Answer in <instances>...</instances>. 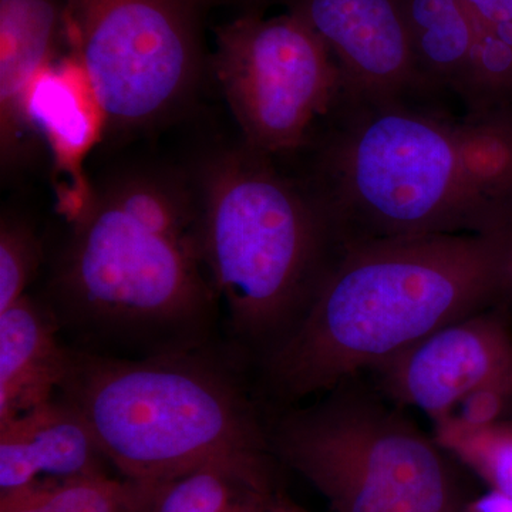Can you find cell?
<instances>
[{
    "mask_svg": "<svg viewBox=\"0 0 512 512\" xmlns=\"http://www.w3.org/2000/svg\"><path fill=\"white\" fill-rule=\"evenodd\" d=\"M325 121L303 181L340 247L512 231V107L456 121L345 89Z\"/></svg>",
    "mask_w": 512,
    "mask_h": 512,
    "instance_id": "cell-1",
    "label": "cell"
},
{
    "mask_svg": "<svg viewBox=\"0 0 512 512\" xmlns=\"http://www.w3.org/2000/svg\"><path fill=\"white\" fill-rule=\"evenodd\" d=\"M512 231L343 245L308 311L258 363L265 389L292 403L372 372L450 323L511 301Z\"/></svg>",
    "mask_w": 512,
    "mask_h": 512,
    "instance_id": "cell-2",
    "label": "cell"
},
{
    "mask_svg": "<svg viewBox=\"0 0 512 512\" xmlns=\"http://www.w3.org/2000/svg\"><path fill=\"white\" fill-rule=\"evenodd\" d=\"M53 271L60 328L154 353L207 345L218 295L192 174L123 170L90 187Z\"/></svg>",
    "mask_w": 512,
    "mask_h": 512,
    "instance_id": "cell-3",
    "label": "cell"
},
{
    "mask_svg": "<svg viewBox=\"0 0 512 512\" xmlns=\"http://www.w3.org/2000/svg\"><path fill=\"white\" fill-rule=\"evenodd\" d=\"M202 255L244 359L258 365L308 311L339 239L303 180L244 141L194 171Z\"/></svg>",
    "mask_w": 512,
    "mask_h": 512,
    "instance_id": "cell-4",
    "label": "cell"
},
{
    "mask_svg": "<svg viewBox=\"0 0 512 512\" xmlns=\"http://www.w3.org/2000/svg\"><path fill=\"white\" fill-rule=\"evenodd\" d=\"M59 394L83 414L110 466L136 483L212 461L275 457L271 420L235 366L207 345L141 359L72 348Z\"/></svg>",
    "mask_w": 512,
    "mask_h": 512,
    "instance_id": "cell-5",
    "label": "cell"
},
{
    "mask_svg": "<svg viewBox=\"0 0 512 512\" xmlns=\"http://www.w3.org/2000/svg\"><path fill=\"white\" fill-rule=\"evenodd\" d=\"M271 420L281 466L305 478L330 512H461L473 497L460 464L400 406L355 379Z\"/></svg>",
    "mask_w": 512,
    "mask_h": 512,
    "instance_id": "cell-6",
    "label": "cell"
},
{
    "mask_svg": "<svg viewBox=\"0 0 512 512\" xmlns=\"http://www.w3.org/2000/svg\"><path fill=\"white\" fill-rule=\"evenodd\" d=\"M201 0H63L66 33L103 130H151L187 109L200 84Z\"/></svg>",
    "mask_w": 512,
    "mask_h": 512,
    "instance_id": "cell-7",
    "label": "cell"
},
{
    "mask_svg": "<svg viewBox=\"0 0 512 512\" xmlns=\"http://www.w3.org/2000/svg\"><path fill=\"white\" fill-rule=\"evenodd\" d=\"M212 70L242 141L272 158L306 150L346 89L328 47L291 12L218 28Z\"/></svg>",
    "mask_w": 512,
    "mask_h": 512,
    "instance_id": "cell-8",
    "label": "cell"
},
{
    "mask_svg": "<svg viewBox=\"0 0 512 512\" xmlns=\"http://www.w3.org/2000/svg\"><path fill=\"white\" fill-rule=\"evenodd\" d=\"M510 302L456 320L375 367L377 390L433 421L453 413L477 387L512 370Z\"/></svg>",
    "mask_w": 512,
    "mask_h": 512,
    "instance_id": "cell-9",
    "label": "cell"
},
{
    "mask_svg": "<svg viewBox=\"0 0 512 512\" xmlns=\"http://www.w3.org/2000/svg\"><path fill=\"white\" fill-rule=\"evenodd\" d=\"M288 6L335 57L348 92L382 100L430 92L400 0H288Z\"/></svg>",
    "mask_w": 512,
    "mask_h": 512,
    "instance_id": "cell-10",
    "label": "cell"
},
{
    "mask_svg": "<svg viewBox=\"0 0 512 512\" xmlns=\"http://www.w3.org/2000/svg\"><path fill=\"white\" fill-rule=\"evenodd\" d=\"M109 464L83 414L60 394L0 423V493L42 480L104 476Z\"/></svg>",
    "mask_w": 512,
    "mask_h": 512,
    "instance_id": "cell-11",
    "label": "cell"
},
{
    "mask_svg": "<svg viewBox=\"0 0 512 512\" xmlns=\"http://www.w3.org/2000/svg\"><path fill=\"white\" fill-rule=\"evenodd\" d=\"M66 30L63 0H0V158L2 170L25 163L32 150L30 90L56 62Z\"/></svg>",
    "mask_w": 512,
    "mask_h": 512,
    "instance_id": "cell-12",
    "label": "cell"
},
{
    "mask_svg": "<svg viewBox=\"0 0 512 512\" xmlns=\"http://www.w3.org/2000/svg\"><path fill=\"white\" fill-rule=\"evenodd\" d=\"M49 306L23 296L0 311V423L55 399L72 348Z\"/></svg>",
    "mask_w": 512,
    "mask_h": 512,
    "instance_id": "cell-13",
    "label": "cell"
},
{
    "mask_svg": "<svg viewBox=\"0 0 512 512\" xmlns=\"http://www.w3.org/2000/svg\"><path fill=\"white\" fill-rule=\"evenodd\" d=\"M276 458L212 461L183 476L147 484L141 512H303L279 480Z\"/></svg>",
    "mask_w": 512,
    "mask_h": 512,
    "instance_id": "cell-14",
    "label": "cell"
},
{
    "mask_svg": "<svg viewBox=\"0 0 512 512\" xmlns=\"http://www.w3.org/2000/svg\"><path fill=\"white\" fill-rule=\"evenodd\" d=\"M28 119L33 134L49 144L60 171L72 177L82 207L90 190L80 173L82 161L103 131V119L76 57L56 60L37 77Z\"/></svg>",
    "mask_w": 512,
    "mask_h": 512,
    "instance_id": "cell-15",
    "label": "cell"
},
{
    "mask_svg": "<svg viewBox=\"0 0 512 512\" xmlns=\"http://www.w3.org/2000/svg\"><path fill=\"white\" fill-rule=\"evenodd\" d=\"M414 59L430 90L470 103L476 30L461 0H400Z\"/></svg>",
    "mask_w": 512,
    "mask_h": 512,
    "instance_id": "cell-16",
    "label": "cell"
},
{
    "mask_svg": "<svg viewBox=\"0 0 512 512\" xmlns=\"http://www.w3.org/2000/svg\"><path fill=\"white\" fill-rule=\"evenodd\" d=\"M146 483L104 476L42 480L0 493V512H141Z\"/></svg>",
    "mask_w": 512,
    "mask_h": 512,
    "instance_id": "cell-17",
    "label": "cell"
},
{
    "mask_svg": "<svg viewBox=\"0 0 512 512\" xmlns=\"http://www.w3.org/2000/svg\"><path fill=\"white\" fill-rule=\"evenodd\" d=\"M461 2L476 30L468 113L512 107V0Z\"/></svg>",
    "mask_w": 512,
    "mask_h": 512,
    "instance_id": "cell-18",
    "label": "cell"
},
{
    "mask_svg": "<svg viewBox=\"0 0 512 512\" xmlns=\"http://www.w3.org/2000/svg\"><path fill=\"white\" fill-rule=\"evenodd\" d=\"M433 424L434 439L461 467L490 490L512 497V416L490 426L471 427L448 414Z\"/></svg>",
    "mask_w": 512,
    "mask_h": 512,
    "instance_id": "cell-19",
    "label": "cell"
},
{
    "mask_svg": "<svg viewBox=\"0 0 512 512\" xmlns=\"http://www.w3.org/2000/svg\"><path fill=\"white\" fill-rule=\"evenodd\" d=\"M42 262V245L35 229L18 217L3 215L0 224V311L28 295Z\"/></svg>",
    "mask_w": 512,
    "mask_h": 512,
    "instance_id": "cell-20",
    "label": "cell"
},
{
    "mask_svg": "<svg viewBox=\"0 0 512 512\" xmlns=\"http://www.w3.org/2000/svg\"><path fill=\"white\" fill-rule=\"evenodd\" d=\"M454 417L466 426L483 427L512 416V370L488 380L464 397Z\"/></svg>",
    "mask_w": 512,
    "mask_h": 512,
    "instance_id": "cell-21",
    "label": "cell"
},
{
    "mask_svg": "<svg viewBox=\"0 0 512 512\" xmlns=\"http://www.w3.org/2000/svg\"><path fill=\"white\" fill-rule=\"evenodd\" d=\"M461 512H512V497L490 490L474 494Z\"/></svg>",
    "mask_w": 512,
    "mask_h": 512,
    "instance_id": "cell-22",
    "label": "cell"
},
{
    "mask_svg": "<svg viewBox=\"0 0 512 512\" xmlns=\"http://www.w3.org/2000/svg\"><path fill=\"white\" fill-rule=\"evenodd\" d=\"M508 292H510V298L512 301V237H511L510 258H508Z\"/></svg>",
    "mask_w": 512,
    "mask_h": 512,
    "instance_id": "cell-23",
    "label": "cell"
}]
</instances>
